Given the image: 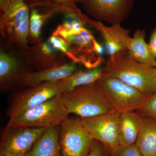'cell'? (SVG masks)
Returning a JSON list of instances; mask_svg holds the SVG:
<instances>
[{"mask_svg": "<svg viewBox=\"0 0 156 156\" xmlns=\"http://www.w3.org/2000/svg\"><path fill=\"white\" fill-rule=\"evenodd\" d=\"M101 76L117 78L148 96L156 92V67L135 61L128 50L109 57Z\"/></svg>", "mask_w": 156, "mask_h": 156, "instance_id": "cell-1", "label": "cell"}, {"mask_svg": "<svg viewBox=\"0 0 156 156\" xmlns=\"http://www.w3.org/2000/svg\"><path fill=\"white\" fill-rule=\"evenodd\" d=\"M69 114L59 95L11 117L7 126L35 128L60 126Z\"/></svg>", "mask_w": 156, "mask_h": 156, "instance_id": "cell-2", "label": "cell"}, {"mask_svg": "<svg viewBox=\"0 0 156 156\" xmlns=\"http://www.w3.org/2000/svg\"><path fill=\"white\" fill-rule=\"evenodd\" d=\"M30 11L25 0H11L8 9L1 13L0 33L2 39L19 51L29 45Z\"/></svg>", "mask_w": 156, "mask_h": 156, "instance_id": "cell-3", "label": "cell"}, {"mask_svg": "<svg viewBox=\"0 0 156 156\" xmlns=\"http://www.w3.org/2000/svg\"><path fill=\"white\" fill-rule=\"evenodd\" d=\"M69 114L81 118L97 116L114 109L109 103L96 82L60 94Z\"/></svg>", "mask_w": 156, "mask_h": 156, "instance_id": "cell-4", "label": "cell"}, {"mask_svg": "<svg viewBox=\"0 0 156 156\" xmlns=\"http://www.w3.org/2000/svg\"><path fill=\"white\" fill-rule=\"evenodd\" d=\"M96 83L109 103L120 113L136 111L149 96L116 78L101 76Z\"/></svg>", "mask_w": 156, "mask_h": 156, "instance_id": "cell-5", "label": "cell"}, {"mask_svg": "<svg viewBox=\"0 0 156 156\" xmlns=\"http://www.w3.org/2000/svg\"><path fill=\"white\" fill-rule=\"evenodd\" d=\"M52 35L58 36L64 39L70 47L77 59L78 63H81L89 69L98 67V63L92 58L97 53L99 44L92 33L86 27L79 30L65 28L58 26Z\"/></svg>", "mask_w": 156, "mask_h": 156, "instance_id": "cell-6", "label": "cell"}, {"mask_svg": "<svg viewBox=\"0 0 156 156\" xmlns=\"http://www.w3.org/2000/svg\"><path fill=\"white\" fill-rule=\"evenodd\" d=\"M59 126L62 156H87L94 140L84 128L80 119L68 118Z\"/></svg>", "mask_w": 156, "mask_h": 156, "instance_id": "cell-7", "label": "cell"}, {"mask_svg": "<svg viewBox=\"0 0 156 156\" xmlns=\"http://www.w3.org/2000/svg\"><path fill=\"white\" fill-rule=\"evenodd\" d=\"M121 113L114 109L97 116L80 118L81 123L93 140L103 144L110 151L119 146Z\"/></svg>", "mask_w": 156, "mask_h": 156, "instance_id": "cell-8", "label": "cell"}, {"mask_svg": "<svg viewBox=\"0 0 156 156\" xmlns=\"http://www.w3.org/2000/svg\"><path fill=\"white\" fill-rule=\"evenodd\" d=\"M33 69L22 53L3 40L0 47V86L1 89L20 84L25 74Z\"/></svg>", "mask_w": 156, "mask_h": 156, "instance_id": "cell-9", "label": "cell"}, {"mask_svg": "<svg viewBox=\"0 0 156 156\" xmlns=\"http://www.w3.org/2000/svg\"><path fill=\"white\" fill-rule=\"evenodd\" d=\"M46 128L6 126L1 134L0 156L26 155Z\"/></svg>", "mask_w": 156, "mask_h": 156, "instance_id": "cell-10", "label": "cell"}, {"mask_svg": "<svg viewBox=\"0 0 156 156\" xmlns=\"http://www.w3.org/2000/svg\"><path fill=\"white\" fill-rule=\"evenodd\" d=\"M134 0H81L87 14L100 22L112 24L126 20L133 8Z\"/></svg>", "mask_w": 156, "mask_h": 156, "instance_id": "cell-11", "label": "cell"}, {"mask_svg": "<svg viewBox=\"0 0 156 156\" xmlns=\"http://www.w3.org/2000/svg\"><path fill=\"white\" fill-rule=\"evenodd\" d=\"M57 81L43 83L20 92L12 101L9 110V117L60 95L57 87Z\"/></svg>", "mask_w": 156, "mask_h": 156, "instance_id": "cell-12", "label": "cell"}, {"mask_svg": "<svg viewBox=\"0 0 156 156\" xmlns=\"http://www.w3.org/2000/svg\"><path fill=\"white\" fill-rule=\"evenodd\" d=\"M20 52L30 66L35 71L57 67L68 62L67 57L53 48L48 40L37 45L29 46Z\"/></svg>", "mask_w": 156, "mask_h": 156, "instance_id": "cell-13", "label": "cell"}, {"mask_svg": "<svg viewBox=\"0 0 156 156\" xmlns=\"http://www.w3.org/2000/svg\"><path fill=\"white\" fill-rule=\"evenodd\" d=\"M83 19L101 34L105 52L109 57L121 51L128 50L131 37L129 35V30L123 28L120 23L107 26L102 22L93 20L85 15Z\"/></svg>", "mask_w": 156, "mask_h": 156, "instance_id": "cell-14", "label": "cell"}, {"mask_svg": "<svg viewBox=\"0 0 156 156\" xmlns=\"http://www.w3.org/2000/svg\"><path fill=\"white\" fill-rule=\"evenodd\" d=\"M77 64L76 62L71 61L57 67L39 71L30 72L23 75L20 84L29 88L46 82L63 80L77 71Z\"/></svg>", "mask_w": 156, "mask_h": 156, "instance_id": "cell-15", "label": "cell"}, {"mask_svg": "<svg viewBox=\"0 0 156 156\" xmlns=\"http://www.w3.org/2000/svg\"><path fill=\"white\" fill-rule=\"evenodd\" d=\"M59 126L46 128L26 156H62L59 143Z\"/></svg>", "mask_w": 156, "mask_h": 156, "instance_id": "cell-16", "label": "cell"}, {"mask_svg": "<svg viewBox=\"0 0 156 156\" xmlns=\"http://www.w3.org/2000/svg\"><path fill=\"white\" fill-rule=\"evenodd\" d=\"M140 116V127L136 144L144 156H156V122Z\"/></svg>", "mask_w": 156, "mask_h": 156, "instance_id": "cell-17", "label": "cell"}, {"mask_svg": "<svg viewBox=\"0 0 156 156\" xmlns=\"http://www.w3.org/2000/svg\"><path fill=\"white\" fill-rule=\"evenodd\" d=\"M140 120V115L136 112L121 113L119 125V145L136 144L139 133Z\"/></svg>", "mask_w": 156, "mask_h": 156, "instance_id": "cell-18", "label": "cell"}, {"mask_svg": "<svg viewBox=\"0 0 156 156\" xmlns=\"http://www.w3.org/2000/svg\"><path fill=\"white\" fill-rule=\"evenodd\" d=\"M103 69L98 67L86 71H77L68 77L57 81L59 93L71 92L81 86L94 83L101 77Z\"/></svg>", "mask_w": 156, "mask_h": 156, "instance_id": "cell-19", "label": "cell"}, {"mask_svg": "<svg viewBox=\"0 0 156 156\" xmlns=\"http://www.w3.org/2000/svg\"><path fill=\"white\" fill-rule=\"evenodd\" d=\"M29 9L30 17L28 42L30 46H34L43 41L42 28L48 20L53 17L56 12L53 9L40 7H31Z\"/></svg>", "mask_w": 156, "mask_h": 156, "instance_id": "cell-20", "label": "cell"}, {"mask_svg": "<svg viewBox=\"0 0 156 156\" xmlns=\"http://www.w3.org/2000/svg\"><path fill=\"white\" fill-rule=\"evenodd\" d=\"M145 37L144 30H136L131 37L128 46V52L137 62L156 67V58L151 53L148 45L146 42Z\"/></svg>", "mask_w": 156, "mask_h": 156, "instance_id": "cell-21", "label": "cell"}, {"mask_svg": "<svg viewBox=\"0 0 156 156\" xmlns=\"http://www.w3.org/2000/svg\"><path fill=\"white\" fill-rule=\"evenodd\" d=\"M48 40L56 50L64 54L68 58L70 59L71 61L77 63L76 58L71 49L69 45L64 39L58 36L51 35Z\"/></svg>", "mask_w": 156, "mask_h": 156, "instance_id": "cell-22", "label": "cell"}, {"mask_svg": "<svg viewBox=\"0 0 156 156\" xmlns=\"http://www.w3.org/2000/svg\"><path fill=\"white\" fill-rule=\"evenodd\" d=\"M54 8L57 13H76L80 11L77 4L80 3L81 0H51Z\"/></svg>", "mask_w": 156, "mask_h": 156, "instance_id": "cell-23", "label": "cell"}, {"mask_svg": "<svg viewBox=\"0 0 156 156\" xmlns=\"http://www.w3.org/2000/svg\"><path fill=\"white\" fill-rule=\"evenodd\" d=\"M135 112L141 115L151 118L156 122V92L149 95L142 106Z\"/></svg>", "mask_w": 156, "mask_h": 156, "instance_id": "cell-24", "label": "cell"}, {"mask_svg": "<svg viewBox=\"0 0 156 156\" xmlns=\"http://www.w3.org/2000/svg\"><path fill=\"white\" fill-rule=\"evenodd\" d=\"M111 156H144L136 144L119 145L111 152Z\"/></svg>", "mask_w": 156, "mask_h": 156, "instance_id": "cell-25", "label": "cell"}, {"mask_svg": "<svg viewBox=\"0 0 156 156\" xmlns=\"http://www.w3.org/2000/svg\"><path fill=\"white\" fill-rule=\"evenodd\" d=\"M86 156H111V152L103 144L94 140L90 151Z\"/></svg>", "mask_w": 156, "mask_h": 156, "instance_id": "cell-26", "label": "cell"}, {"mask_svg": "<svg viewBox=\"0 0 156 156\" xmlns=\"http://www.w3.org/2000/svg\"><path fill=\"white\" fill-rule=\"evenodd\" d=\"M148 45L152 55L156 58V27L151 33Z\"/></svg>", "mask_w": 156, "mask_h": 156, "instance_id": "cell-27", "label": "cell"}, {"mask_svg": "<svg viewBox=\"0 0 156 156\" xmlns=\"http://www.w3.org/2000/svg\"><path fill=\"white\" fill-rule=\"evenodd\" d=\"M11 0H0V10L1 13L6 11L9 7Z\"/></svg>", "mask_w": 156, "mask_h": 156, "instance_id": "cell-28", "label": "cell"}, {"mask_svg": "<svg viewBox=\"0 0 156 156\" xmlns=\"http://www.w3.org/2000/svg\"><path fill=\"white\" fill-rule=\"evenodd\" d=\"M9 156H26V155H11Z\"/></svg>", "mask_w": 156, "mask_h": 156, "instance_id": "cell-29", "label": "cell"}, {"mask_svg": "<svg viewBox=\"0 0 156 156\" xmlns=\"http://www.w3.org/2000/svg\"></svg>", "mask_w": 156, "mask_h": 156, "instance_id": "cell-30", "label": "cell"}]
</instances>
